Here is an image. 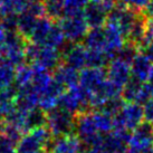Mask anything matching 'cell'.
Masks as SVG:
<instances>
[{
	"instance_id": "6da1fadb",
	"label": "cell",
	"mask_w": 153,
	"mask_h": 153,
	"mask_svg": "<svg viewBox=\"0 0 153 153\" xmlns=\"http://www.w3.org/2000/svg\"><path fill=\"white\" fill-rule=\"evenodd\" d=\"M26 58L34 65L47 69V71H55L60 66L62 54L58 49L49 46H40L36 44L29 43L26 47Z\"/></svg>"
},
{
	"instance_id": "7a4b0ae2",
	"label": "cell",
	"mask_w": 153,
	"mask_h": 153,
	"mask_svg": "<svg viewBox=\"0 0 153 153\" xmlns=\"http://www.w3.org/2000/svg\"><path fill=\"white\" fill-rule=\"evenodd\" d=\"M76 115L60 107H56L47 113V128L54 137L72 135L75 132Z\"/></svg>"
},
{
	"instance_id": "3957f363",
	"label": "cell",
	"mask_w": 153,
	"mask_h": 153,
	"mask_svg": "<svg viewBox=\"0 0 153 153\" xmlns=\"http://www.w3.org/2000/svg\"><path fill=\"white\" fill-rule=\"evenodd\" d=\"M58 107L74 115L88 113L91 107L89 94L81 85L66 91L58 101Z\"/></svg>"
},
{
	"instance_id": "277c9868",
	"label": "cell",
	"mask_w": 153,
	"mask_h": 153,
	"mask_svg": "<svg viewBox=\"0 0 153 153\" xmlns=\"http://www.w3.org/2000/svg\"><path fill=\"white\" fill-rule=\"evenodd\" d=\"M143 106L137 103H126L122 111L114 117V130H135L143 123Z\"/></svg>"
},
{
	"instance_id": "5b68a950",
	"label": "cell",
	"mask_w": 153,
	"mask_h": 153,
	"mask_svg": "<svg viewBox=\"0 0 153 153\" xmlns=\"http://www.w3.org/2000/svg\"><path fill=\"white\" fill-rule=\"evenodd\" d=\"M58 25L63 30L66 40L72 44H78L81 40H84L89 28L83 17V13L77 16L63 17Z\"/></svg>"
},
{
	"instance_id": "8992f818",
	"label": "cell",
	"mask_w": 153,
	"mask_h": 153,
	"mask_svg": "<svg viewBox=\"0 0 153 153\" xmlns=\"http://www.w3.org/2000/svg\"><path fill=\"white\" fill-rule=\"evenodd\" d=\"M62 58L64 60V65L76 71H83L86 68V49L84 45L72 44L67 42L60 48Z\"/></svg>"
},
{
	"instance_id": "52a82bcc",
	"label": "cell",
	"mask_w": 153,
	"mask_h": 153,
	"mask_svg": "<svg viewBox=\"0 0 153 153\" xmlns=\"http://www.w3.org/2000/svg\"><path fill=\"white\" fill-rule=\"evenodd\" d=\"M128 145L141 153L153 148V124L148 122L140 124L130 136Z\"/></svg>"
},
{
	"instance_id": "ba28073f",
	"label": "cell",
	"mask_w": 153,
	"mask_h": 153,
	"mask_svg": "<svg viewBox=\"0 0 153 153\" xmlns=\"http://www.w3.org/2000/svg\"><path fill=\"white\" fill-rule=\"evenodd\" d=\"M107 81V71L104 68H84L79 73V85L91 94Z\"/></svg>"
},
{
	"instance_id": "9c48e42d",
	"label": "cell",
	"mask_w": 153,
	"mask_h": 153,
	"mask_svg": "<svg viewBox=\"0 0 153 153\" xmlns=\"http://www.w3.org/2000/svg\"><path fill=\"white\" fill-rule=\"evenodd\" d=\"M131 65L123 60L115 58L108 64L107 78L114 85L123 89V87L131 79Z\"/></svg>"
},
{
	"instance_id": "30bf717a",
	"label": "cell",
	"mask_w": 153,
	"mask_h": 153,
	"mask_svg": "<svg viewBox=\"0 0 153 153\" xmlns=\"http://www.w3.org/2000/svg\"><path fill=\"white\" fill-rule=\"evenodd\" d=\"M83 17L91 29L104 27L107 22L108 13L95 0H91L83 11Z\"/></svg>"
},
{
	"instance_id": "8fae6325",
	"label": "cell",
	"mask_w": 153,
	"mask_h": 153,
	"mask_svg": "<svg viewBox=\"0 0 153 153\" xmlns=\"http://www.w3.org/2000/svg\"><path fill=\"white\" fill-rule=\"evenodd\" d=\"M46 150L51 153H82L83 145L79 139L72 134L54 137Z\"/></svg>"
},
{
	"instance_id": "7c38bea8",
	"label": "cell",
	"mask_w": 153,
	"mask_h": 153,
	"mask_svg": "<svg viewBox=\"0 0 153 153\" xmlns=\"http://www.w3.org/2000/svg\"><path fill=\"white\" fill-rule=\"evenodd\" d=\"M39 100H40V95L35 92L31 85H27L18 88L17 96L15 98L13 103H15L16 108L22 112L28 113L29 111L38 107Z\"/></svg>"
},
{
	"instance_id": "4fadbf2b",
	"label": "cell",
	"mask_w": 153,
	"mask_h": 153,
	"mask_svg": "<svg viewBox=\"0 0 153 153\" xmlns=\"http://www.w3.org/2000/svg\"><path fill=\"white\" fill-rule=\"evenodd\" d=\"M153 72V64L150 59L142 53H139L134 60L131 64V75L132 78L141 82L144 84V82L149 81L150 76Z\"/></svg>"
},
{
	"instance_id": "5bb4252c",
	"label": "cell",
	"mask_w": 153,
	"mask_h": 153,
	"mask_svg": "<svg viewBox=\"0 0 153 153\" xmlns=\"http://www.w3.org/2000/svg\"><path fill=\"white\" fill-rule=\"evenodd\" d=\"M83 42H84V47L88 51H100L106 53L107 42L104 27L89 29Z\"/></svg>"
},
{
	"instance_id": "9a60e30c",
	"label": "cell",
	"mask_w": 153,
	"mask_h": 153,
	"mask_svg": "<svg viewBox=\"0 0 153 153\" xmlns=\"http://www.w3.org/2000/svg\"><path fill=\"white\" fill-rule=\"evenodd\" d=\"M53 78L68 89L79 85V73L66 65H60L54 71Z\"/></svg>"
},
{
	"instance_id": "2e32d148",
	"label": "cell",
	"mask_w": 153,
	"mask_h": 153,
	"mask_svg": "<svg viewBox=\"0 0 153 153\" xmlns=\"http://www.w3.org/2000/svg\"><path fill=\"white\" fill-rule=\"evenodd\" d=\"M53 20L49 19L48 17H42L37 20V24L35 26L33 33L30 35L29 40L30 43L36 44V45H40V46H44L45 45V42H46V38L49 31H51V27H53Z\"/></svg>"
},
{
	"instance_id": "e0dca14e",
	"label": "cell",
	"mask_w": 153,
	"mask_h": 153,
	"mask_svg": "<svg viewBox=\"0 0 153 153\" xmlns=\"http://www.w3.org/2000/svg\"><path fill=\"white\" fill-rule=\"evenodd\" d=\"M33 67H34V76H33V81L30 83V85L36 93H38L42 96L44 92L47 89L48 85L51 84V82L53 81V76L51 72L47 69H44L36 65H33Z\"/></svg>"
},
{
	"instance_id": "ac0fdd59",
	"label": "cell",
	"mask_w": 153,
	"mask_h": 153,
	"mask_svg": "<svg viewBox=\"0 0 153 153\" xmlns=\"http://www.w3.org/2000/svg\"><path fill=\"white\" fill-rule=\"evenodd\" d=\"M92 116H93L94 123L96 125V128L101 134L106 135L114 131V117H112L111 115L98 110L93 111Z\"/></svg>"
},
{
	"instance_id": "d6986e66",
	"label": "cell",
	"mask_w": 153,
	"mask_h": 153,
	"mask_svg": "<svg viewBox=\"0 0 153 153\" xmlns=\"http://www.w3.org/2000/svg\"><path fill=\"white\" fill-rule=\"evenodd\" d=\"M30 2L31 0H4L0 2V16L19 15L28 9Z\"/></svg>"
},
{
	"instance_id": "ffe728a7",
	"label": "cell",
	"mask_w": 153,
	"mask_h": 153,
	"mask_svg": "<svg viewBox=\"0 0 153 153\" xmlns=\"http://www.w3.org/2000/svg\"><path fill=\"white\" fill-rule=\"evenodd\" d=\"M47 124V113L40 107L29 111L26 116V131L29 133L36 128H44Z\"/></svg>"
},
{
	"instance_id": "44dd1931",
	"label": "cell",
	"mask_w": 153,
	"mask_h": 153,
	"mask_svg": "<svg viewBox=\"0 0 153 153\" xmlns=\"http://www.w3.org/2000/svg\"><path fill=\"white\" fill-rule=\"evenodd\" d=\"M44 150V145L30 132L22 136L16 146V153H40Z\"/></svg>"
},
{
	"instance_id": "7402d4cb",
	"label": "cell",
	"mask_w": 153,
	"mask_h": 153,
	"mask_svg": "<svg viewBox=\"0 0 153 153\" xmlns=\"http://www.w3.org/2000/svg\"><path fill=\"white\" fill-rule=\"evenodd\" d=\"M39 18L35 17L28 10L18 15V33L25 38H29Z\"/></svg>"
},
{
	"instance_id": "603a6c76",
	"label": "cell",
	"mask_w": 153,
	"mask_h": 153,
	"mask_svg": "<svg viewBox=\"0 0 153 153\" xmlns=\"http://www.w3.org/2000/svg\"><path fill=\"white\" fill-rule=\"evenodd\" d=\"M113 58L106 53L100 51H88L86 54V67L89 68H103L110 64Z\"/></svg>"
},
{
	"instance_id": "cb8c5ba5",
	"label": "cell",
	"mask_w": 153,
	"mask_h": 153,
	"mask_svg": "<svg viewBox=\"0 0 153 153\" xmlns=\"http://www.w3.org/2000/svg\"><path fill=\"white\" fill-rule=\"evenodd\" d=\"M16 69L6 59L0 58V89H4L15 84Z\"/></svg>"
},
{
	"instance_id": "d4e9b609",
	"label": "cell",
	"mask_w": 153,
	"mask_h": 153,
	"mask_svg": "<svg viewBox=\"0 0 153 153\" xmlns=\"http://www.w3.org/2000/svg\"><path fill=\"white\" fill-rule=\"evenodd\" d=\"M46 17L51 20L62 19L65 15V0H45L44 1Z\"/></svg>"
},
{
	"instance_id": "484cf974",
	"label": "cell",
	"mask_w": 153,
	"mask_h": 153,
	"mask_svg": "<svg viewBox=\"0 0 153 153\" xmlns=\"http://www.w3.org/2000/svg\"><path fill=\"white\" fill-rule=\"evenodd\" d=\"M66 43H67V40L65 38V35L63 33L62 28H60V26L58 24H54L51 31H49V34L47 36L44 46H49L60 51V48L64 46Z\"/></svg>"
},
{
	"instance_id": "4316f807",
	"label": "cell",
	"mask_w": 153,
	"mask_h": 153,
	"mask_svg": "<svg viewBox=\"0 0 153 153\" xmlns=\"http://www.w3.org/2000/svg\"><path fill=\"white\" fill-rule=\"evenodd\" d=\"M34 76V67L30 65L24 64L16 68L15 73V85L19 87L30 85Z\"/></svg>"
},
{
	"instance_id": "83f0119b",
	"label": "cell",
	"mask_w": 153,
	"mask_h": 153,
	"mask_svg": "<svg viewBox=\"0 0 153 153\" xmlns=\"http://www.w3.org/2000/svg\"><path fill=\"white\" fill-rule=\"evenodd\" d=\"M143 85H144L143 83H141V82L136 81V79L131 77L128 83L122 89V98L126 103H135L137 95H139Z\"/></svg>"
},
{
	"instance_id": "f1b7e54d",
	"label": "cell",
	"mask_w": 153,
	"mask_h": 153,
	"mask_svg": "<svg viewBox=\"0 0 153 153\" xmlns=\"http://www.w3.org/2000/svg\"><path fill=\"white\" fill-rule=\"evenodd\" d=\"M91 0H65L64 17L82 15Z\"/></svg>"
},
{
	"instance_id": "f546056e",
	"label": "cell",
	"mask_w": 153,
	"mask_h": 153,
	"mask_svg": "<svg viewBox=\"0 0 153 153\" xmlns=\"http://www.w3.org/2000/svg\"><path fill=\"white\" fill-rule=\"evenodd\" d=\"M139 53H140V51L137 49V47L135 45L130 43H125V45L117 53L116 58H119V59L123 60V62L131 65L132 62L134 60V58L139 55Z\"/></svg>"
},
{
	"instance_id": "4dcf8cb0",
	"label": "cell",
	"mask_w": 153,
	"mask_h": 153,
	"mask_svg": "<svg viewBox=\"0 0 153 153\" xmlns=\"http://www.w3.org/2000/svg\"><path fill=\"white\" fill-rule=\"evenodd\" d=\"M125 104H126V102L122 98V96H120V97H115V98L110 100V101H108V102L103 106V108L101 111L107 113V114L111 115L112 117H115V116H116V115L119 114L120 112L122 111V108L124 107Z\"/></svg>"
},
{
	"instance_id": "1f68e13d",
	"label": "cell",
	"mask_w": 153,
	"mask_h": 153,
	"mask_svg": "<svg viewBox=\"0 0 153 153\" xmlns=\"http://www.w3.org/2000/svg\"><path fill=\"white\" fill-rule=\"evenodd\" d=\"M117 2L135 10L137 13H143V10H145V8L149 6L151 0H117Z\"/></svg>"
},
{
	"instance_id": "d6a6232c",
	"label": "cell",
	"mask_w": 153,
	"mask_h": 153,
	"mask_svg": "<svg viewBox=\"0 0 153 153\" xmlns=\"http://www.w3.org/2000/svg\"><path fill=\"white\" fill-rule=\"evenodd\" d=\"M2 29L8 33H17L18 15H8L2 17Z\"/></svg>"
},
{
	"instance_id": "836d02e7",
	"label": "cell",
	"mask_w": 153,
	"mask_h": 153,
	"mask_svg": "<svg viewBox=\"0 0 153 153\" xmlns=\"http://www.w3.org/2000/svg\"><path fill=\"white\" fill-rule=\"evenodd\" d=\"M27 10H28L30 13H33L35 17H37V18H42V17H45V16H46V11H45L44 2L31 1Z\"/></svg>"
},
{
	"instance_id": "e575fe53",
	"label": "cell",
	"mask_w": 153,
	"mask_h": 153,
	"mask_svg": "<svg viewBox=\"0 0 153 153\" xmlns=\"http://www.w3.org/2000/svg\"><path fill=\"white\" fill-rule=\"evenodd\" d=\"M0 153H16V145L0 134Z\"/></svg>"
},
{
	"instance_id": "d590c367",
	"label": "cell",
	"mask_w": 153,
	"mask_h": 153,
	"mask_svg": "<svg viewBox=\"0 0 153 153\" xmlns=\"http://www.w3.org/2000/svg\"><path fill=\"white\" fill-rule=\"evenodd\" d=\"M143 114H144V122L153 124V100L143 105Z\"/></svg>"
},
{
	"instance_id": "8d00e7d4",
	"label": "cell",
	"mask_w": 153,
	"mask_h": 153,
	"mask_svg": "<svg viewBox=\"0 0 153 153\" xmlns=\"http://www.w3.org/2000/svg\"><path fill=\"white\" fill-rule=\"evenodd\" d=\"M142 54H144L148 58L150 59V62L153 64V43H151L150 45H148V46L145 47L143 51H141Z\"/></svg>"
},
{
	"instance_id": "74e56055",
	"label": "cell",
	"mask_w": 153,
	"mask_h": 153,
	"mask_svg": "<svg viewBox=\"0 0 153 153\" xmlns=\"http://www.w3.org/2000/svg\"><path fill=\"white\" fill-rule=\"evenodd\" d=\"M148 86H149V89H150V93H151V97L153 100V72L151 74V76L149 78V83H148Z\"/></svg>"
},
{
	"instance_id": "f35d334b",
	"label": "cell",
	"mask_w": 153,
	"mask_h": 153,
	"mask_svg": "<svg viewBox=\"0 0 153 153\" xmlns=\"http://www.w3.org/2000/svg\"><path fill=\"white\" fill-rule=\"evenodd\" d=\"M126 153H141V152H139V151H136V150H133V149H128V151H126Z\"/></svg>"
},
{
	"instance_id": "ab89813d",
	"label": "cell",
	"mask_w": 153,
	"mask_h": 153,
	"mask_svg": "<svg viewBox=\"0 0 153 153\" xmlns=\"http://www.w3.org/2000/svg\"><path fill=\"white\" fill-rule=\"evenodd\" d=\"M0 29H2V17L0 16Z\"/></svg>"
},
{
	"instance_id": "60d3db41",
	"label": "cell",
	"mask_w": 153,
	"mask_h": 153,
	"mask_svg": "<svg viewBox=\"0 0 153 153\" xmlns=\"http://www.w3.org/2000/svg\"><path fill=\"white\" fill-rule=\"evenodd\" d=\"M144 153H153V148H151V149H149L148 151H145Z\"/></svg>"
},
{
	"instance_id": "b9f144b4",
	"label": "cell",
	"mask_w": 153,
	"mask_h": 153,
	"mask_svg": "<svg viewBox=\"0 0 153 153\" xmlns=\"http://www.w3.org/2000/svg\"><path fill=\"white\" fill-rule=\"evenodd\" d=\"M31 1H39V2H44L45 0H31Z\"/></svg>"
},
{
	"instance_id": "7bdbcfd3",
	"label": "cell",
	"mask_w": 153,
	"mask_h": 153,
	"mask_svg": "<svg viewBox=\"0 0 153 153\" xmlns=\"http://www.w3.org/2000/svg\"><path fill=\"white\" fill-rule=\"evenodd\" d=\"M40 153H51V152H48L47 150H44V151H42V152H40Z\"/></svg>"
},
{
	"instance_id": "ee69618b",
	"label": "cell",
	"mask_w": 153,
	"mask_h": 153,
	"mask_svg": "<svg viewBox=\"0 0 153 153\" xmlns=\"http://www.w3.org/2000/svg\"><path fill=\"white\" fill-rule=\"evenodd\" d=\"M1 123H2V119L0 117V125H1Z\"/></svg>"
},
{
	"instance_id": "f6af8a7d",
	"label": "cell",
	"mask_w": 153,
	"mask_h": 153,
	"mask_svg": "<svg viewBox=\"0 0 153 153\" xmlns=\"http://www.w3.org/2000/svg\"><path fill=\"white\" fill-rule=\"evenodd\" d=\"M2 1H4V0H0V2H2Z\"/></svg>"
}]
</instances>
